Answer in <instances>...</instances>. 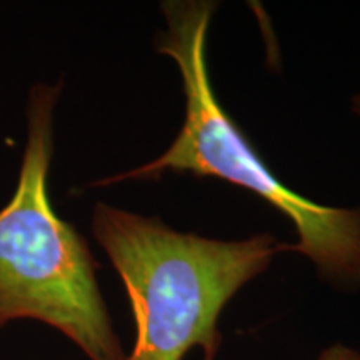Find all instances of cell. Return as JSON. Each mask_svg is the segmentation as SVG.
<instances>
[{
    "label": "cell",
    "mask_w": 360,
    "mask_h": 360,
    "mask_svg": "<svg viewBox=\"0 0 360 360\" xmlns=\"http://www.w3.org/2000/svg\"><path fill=\"white\" fill-rule=\"evenodd\" d=\"M60 92L62 82H40L27 96L19 182L0 209V328L22 319L37 321L64 334L89 360H124L97 281L101 265L49 197Z\"/></svg>",
    "instance_id": "3"
},
{
    "label": "cell",
    "mask_w": 360,
    "mask_h": 360,
    "mask_svg": "<svg viewBox=\"0 0 360 360\" xmlns=\"http://www.w3.org/2000/svg\"><path fill=\"white\" fill-rule=\"evenodd\" d=\"M350 109H352L355 115L360 117V94H357V96L352 97V101H350Z\"/></svg>",
    "instance_id": "5"
},
{
    "label": "cell",
    "mask_w": 360,
    "mask_h": 360,
    "mask_svg": "<svg viewBox=\"0 0 360 360\" xmlns=\"http://www.w3.org/2000/svg\"><path fill=\"white\" fill-rule=\"evenodd\" d=\"M215 11V2L207 0L162 4L167 29L159 34L155 49L179 67L186 120L172 146L157 159L90 186L159 180L167 172L225 180L259 195L294 224L299 240L281 244V252L307 255L319 276L337 289H360V207L321 205L287 187L220 105L207 69V32Z\"/></svg>",
    "instance_id": "1"
},
{
    "label": "cell",
    "mask_w": 360,
    "mask_h": 360,
    "mask_svg": "<svg viewBox=\"0 0 360 360\" xmlns=\"http://www.w3.org/2000/svg\"><path fill=\"white\" fill-rule=\"evenodd\" d=\"M319 360H360V352L344 344H334L322 350Z\"/></svg>",
    "instance_id": "4"
},
{
    "label": "cell",
    "mask_w": 360,
    "mask_h": 360,
    "mask_svg": "<svg viewBox=\"0 0 360 360\" xmlns=\"http://www.w3.org/2000/svg\"><path fill=\"white\" fill-rule=\"evenodd\" d=\"M92 232L132 307L135 342L124 360H184L193 347L214 360L224 307L281 252L270 233L217 240L103 202L94 207Z\"/></svg>",
    "instance_id": "2"
}]
</instances>
